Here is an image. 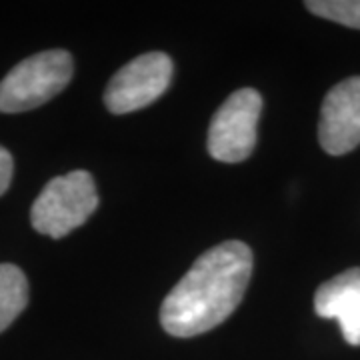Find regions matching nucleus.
Here are the masks:
<instances>
[{
	"mask_svg": "<svg viewBox=\"0 0 360 360\" xmlns=\"http://www.w3.org/2000/svg\"><path fill=\"white\" fill-rule=\"evenodd\" d=\"M262 98L255 89L232 92L212 116L208 129V153L214 160L236 165L252 155Z\"/></svg>",
	"mask_w": 360,
	"mask_h": 360,
	"instance_id": "nucleus-4",
	"label": "nucleus"
},
{
	"mask_svg": "<svg viewBox=\"0 0 360 360\" xmlns=\"http://www.w3.org/2000/svg\"><path fill=\"white\" fill-rule=\"evenodd\" d=\"M98 206L94 179L86 170H72L52 179L30 208L34 231L52 238H63L82 226Z\"/></svg>",
	"mask_w": 360,
	"mask_h": 360,
	"instance_id": "nucleus-3",
	"label": "nucleus"
},
{
	"mask_svg": "<svg viewBox=\"0 0 360 360\" xmlns=\"http://www.w3.org/2000/svg\"><path fill=\"white\" fill-rule=\"evenodd\" d=\"M304 6L316 16L360 30V0H309Z\"/></svg>",
	"mask_w": 360,
	"mask_h": 360,
	"instance_id": "nucleus-9",
	"label": "nucleus"
},
{
	"mask_svg": "<svg viewBox=\"0 0 360 360\" xmlns=\"http://www.w3.org/2000/svg\"><path fill=\"white\" fill-rule=\"evenodd\" d=\"M314 310L321 319L338 321L348 345L360 347V269H350L319 286Z\"/></svg>",
	"mask_w": 360,
	"mask_h": 360,
	"instance_id": "nucleus-7",
	"label": "nucleus"
},
{
	"mask_svg": "<svg viewBox=\"0 0 360 360\" xmlns=\"http://www.w3.org/2000/svg\"><path fill=\"white\" fill-rule=\"evenodd\" d=\"M75 72L66 51H44L18 63L0 80V112L32 110L60 94Z\"/></svg>",
	"mask_w": 360,
	"mask_h": 360,
	"instance_id": "nucleus-2",
	"label": "nucleus"
},
{
	"mask_svg": "<svg viewBox=\"0 0 360 360\" xmlns=\"http://www.w3.org/2000/svg\"><path fill=\"white\" fill-rule=\"evenodd\" d=\"M13 172H14V162L11 153L6 148L0 146V196L8 191L11 186V180H13Z\"/></svg>",
	"mask_w": 360,
	"mask_h": 360,
	"instance_id": "nucleus-10",
	"label": "nucleus"
},
{
	"mask_svg": "<svg viewBox=\"0 0 360 360\" xmlns=\"http://www.w3.org/2000/svg\"><path fill=\"white\" fill-rule=\"evenodd\" d=\"M324 153L347 155L360 144V77H350L328 90L319 120Z\"/></svg>",
	"mask_w": 360,
	"mask_h": 360,
	"instance_id": "nucleus-6",
	"label": "nucleus"
},
{
	"mask_svg": "<svg viewBox=\"0 0 360 360\" xmlns=\"http://www.w3.org/2000/svg\"><path fill=\"white\" fill-rule=\"evenodd\" d=\"M28 304V281L14 264H0V333L6 330Z\"/></svg>",
	"mask_w": 360,
	"mask_h": 360,
	"instance_id": "nucleus-8",
	"label": "nucleus"
},
{
	"mask_svg": "<svg viewBox=\"0 0 360 360\" xmlns=\"http://www.w3.org/2000/svg\"><path fill=\"white\" fill-rule=\"evenodd\" d=\"M172 80V60L165 52H146L122 66L104 90L112 115H129L153 104Z\"/></svg>",
	"mask_w": 360,
	"mask_h": 360,
	"instance_id": "nucleus-5",
	"label": "nucleus"
},
{
	"mask_svg": "<svg viewBox=\"0 0 360 360\" xmlns=\"http://www.w3.org/2000/svg\"><path fill=\"white\" fill-rule=\"evenodd\" d=\"M252 276V252L229 240L206 250L168 292L160 322L168 335L191 338L217 328L243 302Z\"/></svg>",
	"mask_w": 360,
	"mask_h": 360,
	"instance_id": "nucleus-1",
	"label": "nucleus"
}]
</instances>
